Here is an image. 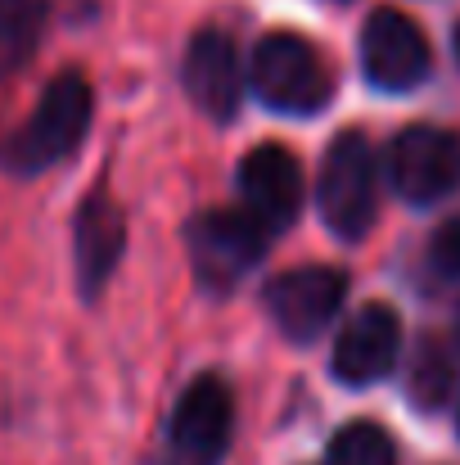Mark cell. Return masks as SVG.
I'll return each mask as SVG.
<instances>
[{
  "label": "cell",
  "instance_id": "cell-8",
  "mask_svg": "<svg viewBox=\"0 0 460 465\" xmlns=\"http://www.w3.org/2000/svg\"><path fill=\"white\" fill-rule=\"evenodd\" d=\"M343 299H347V276L338 267H289L262 290L271 321L299 343L316 339L338 316Z\"/></svg>",
  "mask_w": 460,
  "mask_h": 465
},
{
  "label": "cell",
  "instance_id": "cell-7",
  "mask_svg": "<svg viewBox=\"0 0 460 465\" xmlns=\"http://www.w3.org/2000/svg\"><path fill=\"white\" fill-rule=\"evenodd\" d=\"M429 41L402 9H375L361 27V68L379 91H411L429 77Z\"/></svg>",
  "mask_w": 460,
  "mask_h": 465
},
{
  "label": "cell",
  "instance_id": "cell-4",
  "mask_svg": "<svg viewBox=\"0 0 460 465\" xmlns=\"http://www.w3.org/2000/svg\"><path fill=\"white\" fill-rule=\"evenodd\" d=\"M316 199H320L325 226L338 240H361L375 226V213H379V167H375V150H370V141L361 132L334 136V145L325 150V163H320Z\"/></svg>",
  "mask_w": 460,
  "mask_h": 465
},
{
  "label": "cell",
  "instance_id": "cell-12",
  "mask_svg": "<svg viewBox=\"0 0 460 465\" xmlns=\"http://www.w3.org/2000/svg\"><path fill=\"white\" fill-rule=\"evenodd\" d=\"M240 194H244V208L271 235L294 226V217L303 208V167H299V158L289 150H280V145H258L240 163Z\"/></svg>",
  "mask_w": 460,
  "mask_h": 465
},
{
  "label": "cell",
  "instance_id": "cell-3",
  "mask_svg": "<svg viewBox=\"0 0 460 465\" xmlns=\"http://www.w3.org/2000/svg\"><path fill=\"white\" fill-rule=\"evenodd\" d=\"M267 240H271V231L249 208H208V213L190 217V226H185L194 276L212 294L235 290L262 262Z\"/></svg>",
  "mask_w": 460,
  "mask_h": 465
},
{
  "label": "cell",
  "instance_id": "cell-2",
  "mask_svg": "<svg viewBox=\"0 0 460 465\" xmlns=\"http://www.w3.org/2000/svg\"><path fill=\"white\" fill-rule=\"evenodd\" d=\"M249 86L271 114H320L334 95V77L320 50L299 32H267L249 54Z\"/></svg>",
  "mask_w": 460,
  "mask_h": 465
},
{
  "label": "cell",
  "instance_id": "cell-9",
  "mask_svg": "<svg viewBox=\"0 0 460 465\" xmlns=\"http://www.w3.org/2000/svg\"><path fill=\"white\" fill-rule=\"evenodd\" d=\"M181 82H185V95L194 100L199 114H208L217 123L235 118L240 95H244V64H240L235 41L221 27L194 32L185 64H181Z\"/></svg>",
  "mask_w": 460,
  "mask_h": 465
},
{
  "label": "cell",
  "instance_id": "cell-17",
  "mask_svg": "<svg viewBox=\"0 0 460 465\" xmlns=\"http://www.w3.org/2000/svg\"><path fill=\"white\" fill-rule=\"evenodd\" d=\"M456 59H460V27H456Z\"/></svg>",
  "mask_w": 460,
  "mask_h": 465
},
{
  "label": "cell",
  "instance_id": "cell-14",
  "mask_svg": "<svg viewBox=\"0 0 460 465\" xmlns=\"http://www.w3.org/2000/svg\"><path fill=\"white\" fill-rule=\"evenodd\" d=\"M329 465H397V448L375 420H352L329 439Z\"/></svg>",
  "mask_w": 460,
  "mask_h": 465
},
{
  "label": "cell",
  "instance_id": "cell-16",
  "mask_svg": "<svg viewBox=\"0 0 460 465\" xmlns=\"http://www.w3.org/2000/svg\"><path fill=\"white\" fill-rule=\"evenodd\" d=\"M429 267L443 281H460V217L443 222L429 240Z\"/></svg>",
  "mask_w": 460,
  "mask_h": 465
},
{
  "label": "cell",
  "instance_id": "cell-11",
  "mask_svg": "<svg viewBox=\"0 0 460 465\" xmlns=\"http://www.w3.org/2000/svg\"><path fill=\"white\" fill-rule=\"evenodd\" d=\"M122 249H127L122 208L104 190H95L77 208V222H73V272H77L82 299H100L104 294L113 267L122 262Z\"/></svg>",
  "mask_w": 460,
  "mask_h": 465
},
{
  "label": "cell",
  "instance_id": "cell-18",
  "mask_svg": "<svg viewBox=\"0 0 460 465\" xmlns=\"http://www.w3.org/2000/svg\"><path fill=\"white\" fill-rule=\"evenodd\" d=\"M456 339H460V321H456Z\"/></svg>",
  "mask_w": 460,
  "mask_h": 465
},
{
  "label": "cell",
  "instance_id": "cell-10",
  "mask_svg": "<svg viewBox=\"0 0 460 465\" xmlns=\"http://www.w3.org/2000/svg\"><path fill=\"white\" fill-rule=\"evenodd\" d=\"M402 352V321L388 303H366L357 316H347V325L338 330L334 343V375L352 389H366L375 380H384L397 366Z\"/></svg>",
  "mask_w": 460,
  "mask_h": 465
},
{
  "label": "cell",
  "instance_id": "cell-1",
  "mask_svg": "<svg viewBox=\"0 0 460 465\" xmlns=\"http://www.w3.org/2000/svg\"><path fill=\"white\" fill-rule=\"evenodd\" d=\"M86 127H91V86L82 73H59L41 91L32 118L0 145V167L14 176H36L77 154Z\"/></svg>",
  "mask_w": 460,
  "mask_h": 465
},
{
  "label": "cell",
  "instance_id": "cell-5",
  "mask_svg": "<svg viewBox=\"0 0 460 465\" xmlns=\"http://www.w3.org/2000/svg\"><path fill=\"white\" fill-rule=\"evenodd\" d=\"M235 434V398L226 389V380L217 375H199L171 420H167V439H162V461L167 465H221L226 448Z\"/></svg>",
  "mask_w": 460,
  "mask_h": 465
},
{
  "label": "cell",
  "instance_id": "cell-15",
  "mask_svg": "<svg viewBox=\"0 0 460 465\" xmlns=\"http://www.w3.org/2000/svg\"><path fill=\"white\" fill-rule=\"evenodd\" d=\"M447 380H452V366H447V357H443L434 343H425V352H420V366H416V375H411V393H416V402H425V407H438V402H443V393H447Z\"/></svg>",
  "mask_w": 460,
  "mask_h": 465
},
{
  "label": "cell",
  "instance_id": "cell-13",
  "mask_svg": "<svg viewBox=\"0 0 460 465\" xmlns=\"http://www.w3.org/2000/svg\"><path fill=\"white\" fill-rule=\"evenodd\" d=\"M50 0H0V77H18L45 32Z\"/></svg>",
  "mask_w": 460,
  "mask_h": 465
},
{
  "label": "cell",
  "instance_id": "cell-6",
  "mask_svg": "<svg viewBox=\"0 0 460 465\" xmlns=\"http://www.w3.org/2000/svg\"><path fill=\"white\" fill-rule=\"evenodd\" d=\"M388 176L406 203H438L460 190V132L406 127L388 145Z\"/></svg>",
  "mask_w": 460,
  "mask_h": 465
}]
</instances>
